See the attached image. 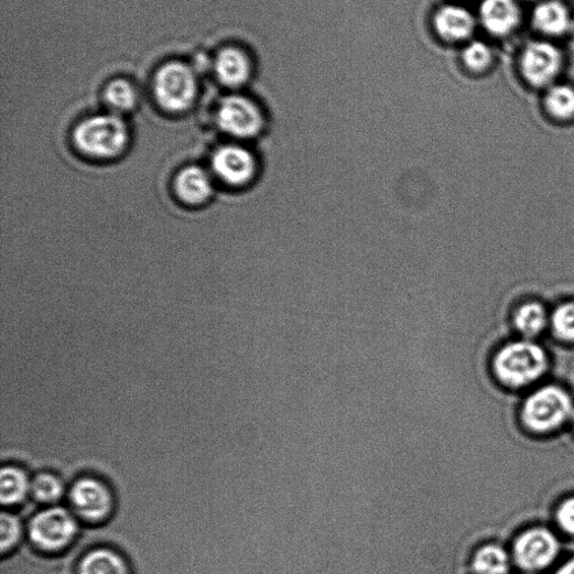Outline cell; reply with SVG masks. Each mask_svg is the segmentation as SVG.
<instances>
[{
	"label": "cell",
	"instance_id": "cell-1",
	"mask_svg": "<svg viewBox=\"0 0 574 574\" xmlns=\"http://www.w3.org/2000/svg\"><path fill=\"white\" fill-rule=\"evenodd\" d=\"M76 148L98 160L120 156L130 143L126 122L115 113L97 115L83 120L74 132Z\"/></svg>",
	"mask_w": 574,
	"mask_h": 574
},
{
	"label": "cell",
	"instance_id": "cell-2",
	"mask_svg": "<svg viewBox=\"0 0 574 574\" xmlns=\"http://www.w3.org/2000/svg\"><path fill=\"white\" fill-rule=\"evenodd\" d=\"M549 366L544 349L532 340L515 342L502 347L494 359L497 378L510 388H523L541 378Z\"/></svg>",
	"mask_w": 574,
	"mask_h": 574
},
{
	"label": "cell",
	"instance_id": "cell-3",
	"mask_svg": "<svg viewBox=\"0 0 574 574\" xmlns=\"http://www.w3.org/2000/svg\"><path fill=\"white\" fill-rule=\"evenodd\" d=\"M78 530L74 513L63 507L50 506L32 518L29 538L39 551L57 553L72 545Z\"/></svg>",
	"mask_w": 574,
	"mask_h": 574
},
{
	"label": "cell",
	"instance_id": "cell-4",
	"mask_svg": "<svg viewBox=\"0 0 574 574\" xmlns=\"http://www.w3.org/2000/svg\"><path fill=\"white\" fill-rule=\"evenodd\" d=\"M570 396L561 388L544 387L532 393L524 402L522 419L526 425L539 433L560 427L573 415Z\"/></svg>",
	"mask_w": 574,
	"mask_h": 574
},
{
	"label": "cell",
	"instance_id": "cell-5",
	"mask_svg": "<svg viewBox=\"0 0 574 574\" xmlns=\"http://www.w3.org/2000/svg\"><path fill=\"white\" fill-rule=\"evenodd\" d=\"M215 175L232 188H249L261 176L262 162L259 154L239 144L218 148L212 156Z\"/></svg>",
	"mask_w": 574,
	"mask_h": 574
},
{
	"label": "cell",
	"instance_id": "cell-6",
	"mask_svg": "<svg viewBox=\"0 0 574 574\" xmlns=\"http://www.w3.org/2000/svg\"><path fill=\"white\" fill-rule=\"evenodd\" d=\"M154 93L165 110L183 111L193 105L197 96L195 75L183 63H167L155 76Z\"/></svg>",
	"mask_w": 574,
	"mask_h": 574
},
{
	"label": "cell",
	"instance_id": "cell-7",
	"mask_svg": "<svg viewBox=\"0 0 574 574\" xmlns=\"http://www.w3.org/2000/svg\"><path fill=\"white\" fill-rule=\"evenodd\" d=\"M219 129L237 140H253L264 130L266 120L260 108L240 96L224 99L217 111Z\"/></svg>",
	"mask_w": 574,
	"mask_h": 574
},
{
	"label": "cell",
	"instance_id": "cell-8",
	"mask_svg": "<svg viewBox=\"0 0 574 574\" xmlns=\"http://www.w3.org/2000/svg\"><path fill=\"white\" fill-rule=\"evenodd\" d=\"M69 500L74 515L87 523H102L113 512L115 498L111 489L95 477L76 480L71 489Z\"/></svg>",
	"mask_w": 574,
	"mask_h": 574
},
{
	"label": "cell",
	"instance_id": "cell-9",
	"mask_svg": "<svg viewBox=\"0 0 574 574\" xmlns=\"http://www.w3.org/2000/svg\"><path fill=\"white\" fill-rule=\"evenodd\" d=\"M521 73L533 87L549 88L555 84L562 67L561 51L546 41H535L526 46L521 55Z\"/></svg>",
	"mask_w": 574,
	"mask_h": 574
},
{
	"label": "cell",
	"instance_id": "cell-10",
	"mask_svg": "<svg viewBox=\"0 0 574 574\" xmlns=\"http://www.w3.org/2000/svg\"><path fill=\"white\" fill-rule=\"evenodd\" d=\"M559 551V540L551 531L534 528L517 539L513 555L521 568L535 572L551 565Z\"/></svg>",
	"mask_w": 574,
	"mask_h": 574
},
{
	"label": "cell",
	"instance_id": "cell-11",
	"mask_svg": "<svg viewBox=\"0 0 574 574\" xmlns=\"http://www.w3.org/2000/svg\"><path fill=\"white\" fill-rule=\"evenodd\" d=\"M174 191L182 203L189 206L203 205L213 197V178L202 166H185L174 178Z\"/></svg>",
	"mask_w": 574,
	"mask_h": 574
},
{
	"label": "cell",
	"instance_id": "cell-12",
	"mask_svg": "<svg viewBox=\"0 0 574 574\" xmlns=\"http://www.w3.org/2000/svg\"><path fill=\"white\" fill-rule=\"evenodd\" d=\"M479 17L486 31L505 36L520 25L522 13L517 0H483Z\"/></svg>",
	"mask_w": 574,
	"mask_h": 574
},
{
	"label": "cell",
	"instance_id": "cell-13",
	"mask_svg": "<svg viewBox=\"0 0 574 574\" xmlns=\"http://www.w3.org/2000/svg\"><path fill=\"white\" fill-rule=\"evenodd\" d=\"M434 25L442 39L457 42L467 40L473 35L476 22L466 9L445 7L436 13Z\"/></svg>",
	"mask_w": 574,
	"mask_h": 574
},
{
	"label": "cell",
	"instance_id": "cell-14",
	"mask_svg": "<svg viewBox=\"0 0 574 574\" xmlns=\"http://www.w3.org/2000/svg\"><path fill=\"white\" fill-rule=\"evenodd\" d=\"M532 23L540 33L556 37L571 29L572 18L560 0H542L533 11Z\"/></svg>",
	"mask_w": 574,
	"mask_h": 574
},
{
	"label": "cell",
	"instance_id": "cell-15",
	"mask_svg": "<svg viewBox=\"0 0 574 574\" xmlns=\"http://www.w3.org/2000/svg\"><path fill=\"white\" fill-rule=\"evenodd\" d=\"M77 574H133V570L117 551L99 548L84 555Z\"/></svg>",
	"mask_w": 574,
	"mask_h": 574
},
{
	"label": "cell",
	"instance_id": "cell-16",
	"mask_svg": "<svg viewBox=\"0 0 574 574\" xmlns=\"http://www.w3.org/2000/svg\"><path fill=\"white\" fill-rule=\"evenodd\" d=\"M219 80L228 87L243 85L250 76V63L243 52L235 47L224 48L216 59Z\"/></svg>",
	"mask_w": 574,
	"mask_h": 574
},
{
	"label": "cell",
	"instance_id": "cell-17",
	"mask_svg": "<svg viewBox=\"0 0 574 574\" xmlns=\"http://www.w3.org/2000/svg\"><path fill=\"white\" fill-rule=\"evenodd\" d=\"M31 483L23 469L4 467L0 474V500L3 506L12 507L23 502L31 494Z\"/></svg>",
	"mask_w": 574,
	"mask_h": 574
},
{
	"label": "cell",
	"instance_id": "cell-18",
	"mask_svg": "<svg viewBox=\"0 0 574 574\" xmlns=\"http://www.w3.org/2000/svg\"><path fill=\"white\" fill-rule=\"evenodd\" d=\"M515 325L526 339L531 340L546 329L550 325V316L542 304L529 302L516 312Z\"/></svg>",
	"mask_w": 574,
	"mask_h": 574
},
{
	"label": "cell",
	"instance_id": "cell-19",
	"mask_svg": "<svg viewBox=\"0 0 574 574\" xmlns=\"http://www.w3.org/2000/svg\"><path fill=\"white\" fill-rule=\"evenodd\" d=\"M472 567L475 574H507L510 557L500 545L487 544L475 553Z\"/></svg>",
	"mask_w": 574,
	"mask_h": 574
},
{
	"label": "cell",
	"instance_id": "cell-20",
	"mask_svg": "<svg viewBox=\"0 0 574 574\" xmlns=\"http://www.w3.org/2000/svg\"><path fill=\"white\" fill-rule=\"evenodd\" d=\"M544 105L549 113L560 120L574 117V89L567 85L554 84L548 88Z\"/></svg>",
	"mask_w": 574,
	"mask_h": 574
},
{
	"label": "cell",
	"instance_id": "cell-21",
	"mask_svg": "<svg viewBox=\"0 0 574 574\" xmlns=\"http://www.w3.org/2000/svg\"><path fill=\"white\" fill-rule=\"evenodd\" d=\"M31 494L36 501L54 506L65 494V485L57 476L42 473L32 479Z\"/></svg>",
	"mask_w": 574,
	"mask_h": 574
},
{
	"label": "cell",
	"instance_id": "cell-22",
	"mask_svg": "<svg viewBox=\"0 0 574 574\" xmlns=\"http://www.w3.org/2000/svg\"><path fill=\"white\" fill-rule=\"evenodd\" d=\"M105 99L116 111H129L136 107L138 97L134 87L129 82L118 79L107 86Z\"/></svg>",
	"mask_w": 574,
	"mask_h": 574
},
{
	"label": "cell",
	"instance_id": "cell-23",
	"mask_svg": "<svg viewBox=\"0 0 574 574\" xmlns=\"http://www.w3.org/2000/svg\"><path fill=\"white\" fill-rule=\"evenodd\" d=\"M550 325L557 338L574 343V302L557 306L550 316Z\"/></svg>",
	"mask_w": 574,
	"mask_h": 574
},
{
	"label": "cell",
	"instance_id": "cell-24",
	"mask_svg": "<svg viewBox=\"0 0 574 574\" xmlns=\"http://www.w3.org/2000/svg\"><path fill=\"white\" fill-rule=\"evenodd\" d=\"M463 57L472 72L483 73L491 66L494 53L488 44L474 41L465 47Z\"/></svg>",
	"mask_w": 574,
	"mask_h": 574
},
{
	"label": "cell",
	"instance_id": "cell-25",
	"mask_svg": "<svg viewBox=\"0 0 574 574\" xmlns=\"http://www.w3.org/2000/svg\"><path fill=\"white\" fill-rule=\"evenodd\" d=\"M23 528L20 520L11 513L0 517V550L2 554L13 551L20 543Z\"/></svg>",
	"mask_w": 574,
	"mask_h": 574
},
{
	"label": "cell",
	"instance_id": "cell-26",
	"mask_svg": "<svg viewBox=\"0 0 574 574\" xmlns=\"http://www.w3.org/2000/svg\"><path fill=\"white\" fill-rule=\"evenodd\" d=\"M556 521L564 532L574 535V497L560 503L556 510Z\"/></svg>",
	"mask_w": 574,
	"mask_h": 574
},
{
	"label": "cell",
	"instance_id": "cell-27",
	"mask_svg": "<svg viewBox=\"0 0 574 574\" xmlns=\"http://www.w3.org/2000/svg\"><path fill=\"white\" fill-rule=\"evenodd\" d=\"M555 574H574V559H571L561 565Z\"/></svg>",
	"mask_w": 574,
	"mask_h": 574
},
{
	"label": "cell",
	"instance_id": "cell-28",
	"mask_svg": "<svg viewBox=\"0 0 574 574\" xmlns=\"http://www.w3.org/2000/svg\"><path fill=\"white\" fill-rule=\"evenodd\" d=\"M572 420H573V426H574V412H573V415H572Z\"/></svg>",
	"mask_w": 574,
	"mask_h": 574
}]
</instances>
